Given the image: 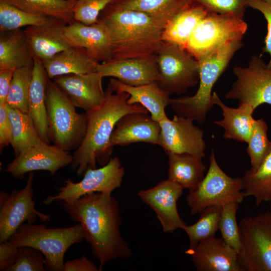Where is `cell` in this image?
<instances>
[{"label":"cell","mask_w":271,"mask_h":271,"mask_svg":"<svg viewBox=\"0 0 271 271\" xmlns=\"http://www.w3.org/2000/svg\"><path fill=\"white\" fill-rule=\"evenodd\" d=\"M239 204L232 201L222 206L219 226L221 238L237 253L241 247L239 225L236 221V212Z\"/></svg>","instance_id":"obj_38"},{"label":"cell","mask_w":271,"mask_h":271,"mask_svg":"<svg viewBox=\"0 0 271 271\" xmlns=\"http://www.w3.org/2000/svg\"><path fill=\"white\" fill-rule=\"evenodd\" d=\"M222 206L212 205L205 208L201 213L198 221L193 224L183 228L189 239L192 248L202 240L215 236L219 229Z\"/></svg>","instance_id":"obj_35"},{"label":"cell","mask_w":271,"mask_h":271,"mask_svg":"<svg viewBox=\"0 0 271 271\" xmlns=\"http://www.w3.org/2000/svg\"><path fill=\"white\" fill-rule=\"evenodd\" d=\"M72 160L73 156L69 152L42 141L16 156L5 171L17 179H22L26 173L38 170L48 171L53 176L70 165Z\"/></svg>","instance_id":"obj_15"},{"label":"cell","mask_w":271,"mask_h":271,"mask_svg":"<svg viewBox=\"0 0 271 271\" xmlns=\"http://www.w3.org/2000/svg\"><path fill=\"white\" fill-rule=\"evenodd\" d=\"M60 203L70 219L81 224L84 239L99 261V271L111 260L131 256V249L120 231L122 218L119 202L114 196L94 192Z\"/></svg>","instance_id":"obj_1"},{"label":"cell","mask_w":271,"mask_h":271,"mask_svg":"<svg viewBox=\"0 0 271 271\" xmlns=\"http://www.w3.org/2000/svg\"><path fill=\"white\" fill-rule=\"evenodd\" d=\"M108 84L114 92L128 93L129 95L128 103L141 104L150 113L154 120L159 122L167 116L165 108L170 104V94L158 82L131 86L112 78L109 79Z\"/></svg>","instance_id":"obj_23"},{"label":"cell","mask_w":271,"mask_h":271,"mask_svg":"<svg viewBox=\"0 0 271 271\" xmlns=\"http://www.w3.org/2000/svg\"><path fill=\"white\" fill-rule=\"evenodd\" d=\"M63 271H99V269L91 260L83 255L65 262Z\"/></svg>","instance_id":"obj_45"},{"label":"cell","mask_w":271,"mask_h":271,"mask_svg":"<svg viewBox=\"0 0 271 271\" xmlns=\"http://www.w3.org/2000/svg\"><path fill=\"white\" fill-rule=\"evenodd\" d=\"M200 5L209 13L231 15L243 19L249 0H188Z\"/></svg>","instance_id":"obj_40"},{"label":"cell","mask_w":271,"mask_h":271,"mask_svg":"<svg viewBox=\"0 0 271 271\" xmlns=\"http://www.w3.org/2000/svg\"><path fill=\"white\" fill-rule=\"evenodd\" d=\"M97 71L103 78L113 77L131 86L158 83L161 79L155 55L99 63Z\"/></svg>","instance_id":"obj_18"},{"label":"cell","mask_w":271,"mask_h":271,"mask_svg":"<svg viewBox=\"0 0 271 271\" xmlns=\"http://www.w3.org/2000/svg\"><path fill=\"white\" fill-rule=\"evenodd\" d=\"M188 3V0H113L107 7L118 11L131 10L151 15H175Z\"/></svg>","instance_id":"obj_34"},{"label":"cell","mask_w":271,"mask_h":271,"mask_svg":"<svg viewBox=\"0 0 271 271\" xmlns=\"http://www.w3.org/2000/svg\"><path fill=\"white\" fill-rule=\"evenodd\" d=\"M264 1V2L269 4H271V0H263Z\"/></svg>","instance_id":"obj_47"},{"label":"cell","mask_w":271,"mask_h":271,"mask_svg":"<svg viewBox=\"0 0 271 271\" xmlns=\"http://www.w3.org/2000/svg\"><path fill=\"white\" fill-rule=\"evenodd\" d=\"M209 13L202 6L189 1L166 25L162 32V41L185 48L196 26Z\"/></svg>","instance_id":"obj_28"},{"label":"cell","mask_w":271,"mask_h":271,"mask_svg":"<svg viewBox=\"0 0 271 271\" xmlns=\"http://www.w3.org/2000/svg\"><path fill=\"white\" fill-rule=\"evenodd\" d=\"M242 178L244 197L252 196L258 206L271 200V153L255 171L250 169Z\"/></svg>","instance_id":"obj_32"},{"label":"cell","mask_w":271,"mask_h":271,"mask_svg":"<svg viewBox=\"0 0 271 271\" xmlns=\"http://www.w3.org/2000/svg\"><path fill=\"white\" fill-rule=\"evenodd\" d=\"M233 73L236 80L225 98L237 100L238 105H247L254 110L262 104L271 105V68L261 55H253L246 67H234Z\"/></svg>","instance_id":"obj_12"},{"label":"cell","mask_w":271,"mask_h":271,"mask_svg":"<svg viewBox=\"0 0 271 271\" xmlns=\"http://www.w3.org/2000/svg\"><path fill=\"white\" fill-rule=\"evenodd\" d=\"M34 56L24 31L0 32V70H13L34 64Z\"/></svg>","instance_id":"obj_27"},{"label":"cell","mask_w":271,"mask_h":271,"mask_svg":"<svg viewBox=\"0 0 271 271\" xmlns=\"http://www.w3.org/2000/svg\"><path fill=\"white\" fill-rule=\"evenodd\" d=\"M247 29V25L243 19L209 13L196 26L185 49L199 61L230 39L243 36Z\"/></svg>","instance_id":"obj_10"},{"label":"cell","mask_w":271,"mask_h":271,"mask_svg":"<svg viewBox=\"0 0 271 271\" xmlns=\"http://www.w3.org/2000/svg\"><path fill=\"white\" fill-rule=\"evenodd\" d=\"M61 21L26 12L4 0H0V32L23 27L48 25Z\"/></svg>","instance_id":"obj_33"},{"label":"cell","mask_w":271,"mask_h":271,"mask_svg":"<svg viewBox=\"0 0 271 271\" xmlns=\"http://www.w3.org/2000/svg\"><path fill=\"white\" fill-rule=\"evenodd\" d=\"M168 157V179L189 192L195 190L203 179L206 166L201 158L187 154L166 153Z\"/></svg>","instance_id":"obj_29"},{"label":"cell","mask_w":271,"mask_h":271,"mask_svg":"<svg viewBox=\"0 0 271 271\" xmlns=\"http://www.w3.org/2000/svg\"><path fill=\"white\" fill-rule=\"evenodd\" d=\"M269 211H270V213H271V200H270V201H269Z\"/></svg>","instance_id":"obj_48"},{"label":"cell","mask_w":271,"mask_h":271,"mask_svg":"<svg viewBox=\"0 0 271 271\" xmlns=\"http://www.w3.org/2000/svg\"><path fill=\"white\" fill-rule=\"evenodd\" d=\"M185 253L198 271H242L237 252L222 238L214 236L202 240Z\"/></svg>","instance_id":"obj_19"},{"label":"cell","mask_w":271,"mask_h":271,"mask_svg":"<svg viewBox=\"0 0 271 271\" xmlns=\"http://www.w3.org/2000/svg\"><path fill=\"white\" fill-rule=\"evenodd\" d=\"M14 71L0 70V103H6Z\"/></svg>","instance_id":"obj_46"},{"label":"cell","mask_w":271,"mask_h":271,"mask_svg":"<svg viewBox=\"0 0 271 271\" xmlns=\"http://www.w3.org/2000/svg\"><path fill=\"white\" fill-rule=\"evenodd\" d=\"M208 170L198 187L186 196L191 214L200 213L206 207L222 206L236 201L240 203L245 197L242 178L228 176L218 165L213 150L209 156Z\"/></svg>","instance_id":"obj_8"},{"label":"cell","mask_w":271,"mask_h":271,"mask_svg":"<svg viewBox=\"0 0 271 271\" xmlns=\"http://www.w3.org/2000/svg\"><path fill=\"white\" fill-rule=\"evenodd\" d=\"M7 104L0 103V148L1 151L12 142V128L7 109Z\"/></svg>","instance_id":"obj_44"},{"label":"cell","mask_w":271,"mask_h":271,"mask_svg":"<svg viewBox=\"0 0 271 271\" xmlns=\"http://www.w3.org/2000/svg\"><path fill=\"white\" fill-rule=\"evenodd\" d=\"M33 64L14 71L6 101L7 105L23 113L29 112V93Z\"/></svg>","instance_id":"obj_36"},{"label":"cell","mask_w":271,"mask_h":271,"mask_svg":"<svg viewBox=\"0 0 271 271\" xmlns=\"http://www.w3.org/2000/svg\"><path fill=\"white\" fill-rule=\"evenodd\" d=\"M243 36L233 37L199 60V87L192 96L171 98L170 105L177 115L204 124L208 112L213 107L212 89L235 53L243 45Z\"/></svg>","instance_id":"obj_4"},{"label":"cell","mask_w":271,"mask_h":271,"mask_svg":"<svg viewBox=\"0 0 271 271\" xmlns=\"http://www.w3.org/2000/svg\"><path fill=\"white\" fill-rule=\"evenodd\" d=\"M66 25L59 21L26 28L24 31L34 58L43 63L71 46L64 34Z\"/></svg>","instance_id":"obj_22"},{"label":"cell","mask_w":271,"mask_h":271,"mask_svg":"<svg viewBox=\"0 0 271 271\" xmlns=\"http://www.w3.org/2000/svg\"><path fill=\"white\" fill-rule=\"evenodd\" d=\"M98 106L85 111L87 129L81 145L73 153L70 168L78 176H83L88 169L96 168L97 163L104 166L111 158L113 148L110 146L111 135L117 121L124 114L133 112L149 113L139 103L129 104V95L114 92L110 86Z\"/></svg>","instance_id":"obj_2"},{"label":"cell","mask_w":271,"mask_h":271,"mask_svg":"<svg viewBox=\"0 0 271 271\" xmlns=\"http://www.w3.org/2000/svg\"><path fill=\"white\" fill-rule=\"evenodd\" d=\"M65 36L71 46L81 47L98 62L112 60V44L109 31L103 24L87 25L74 21L66 25Z\"/></svg>","instance_id":"obj_21"},{"label":"cell","mask_w":271,"mask_h":271,"mask_svg":"<svg viewBox=\"0 0 271 271\" xmlns=\"http://www.w3.org/2000/svg\"><path fill=\"white\" fill-rule=\"evenodd\" d=\"M155 56L161 76L158 83L170 95L185 93L199 84V62L185 48L163 42Z\"/></svg>","instance_id":"obj_9"},{"label":"cell","mask_w":271,"mask_h":271,"mask_svg":"<svg viewBox=\"0 0 271 271\" xmlns=\"http://www.w3.org/2000/svg\"><path fill=\"white\" fill-rule=\"evenodd\" d=\"M20 247L12 245L8 240L0 243V270L7 271L17 260Z\"/></svg>","instance_id":"obj_43"},{"label":"cell","mask_w":271,"mask_h":271,"mask_svg":"<svg viewBox=\"0 0 271 271\" xmlns=\"http://www.w3.org/2000/svg\"><path fill=\"white\" fill-rule=\"evenodd\" d=\"M103 78L96 71L60 75L52 80L76 107L87 111L99 106L104 99Z\"/></svg>","instance_id":"obj_17"},{"label":"cell","mask_w":271,"mask_h":271,"mask_svg":"<svg viewBox=\"0 0 271 271\" xmlns=\"http://www.w3.org/2000/svg\"><path fill=\"white\" fill-rule=\"evenodd\" d=\"M46 103L50 142L65 151H75L86 134V113H78L76 107L50 78L46 89Z\"/></svg>","instance_id":"obj_6"},{"label":"cell","mask_w":271,"mask_h":271,"mask_svg":"<svg viewBox=\"0 0 271 271\" xmlns=\"http://www.w3.org/2000/svg\"><path fill=\"white\" fill-rule=\"evenodd\" d=\"M113 0H77L73 12L74 19L87 25L97 23L101 12Z\"/></svg>","instance_id":"obj_39"},{"label":"cell","mask_w":271,"mask_h":271,"mask_svg":"<svg viewBox=\"0 0 271 271\" xmlns=\"http://www.w3.org/2000/svg\"><path fill=\"white\" fill-rule=\"evenodd\" d=\"M49 78L42 62L34 58L28 113L42 140L47 144L50 143L46 103V89Z\"/></svg>","instance_id":"obj_26"},{"label":"cell","mask_w":271,"mask_h":271,"mask_svg":"<svg viewBox=\"0 0 271 271\" xmlns=\"http://www.w3.org/2000/svg\"><path fill=\"white\" fill-rule=\"evenodd\" d=\"M84 239L80 223L68 227L48 228L43 224L24 223L9 238L13 245L31 246L41 251L47 270L63 271L64 255L72 245Z\"/></svg>","instance_id":"obj_5"},{"label":"cell","mask_w":271,"mask_h":271,"mask_svg":"<svg viewBox=\"0 0 271 271\" xmlns=\"http://www.w3.org/2000/svg\"><path fill=\"white\" fill-rule=\"evenodd\" d=\"M212 100L222 110L223 118L214 122L224 129V138L247 143L255 120L253 117L254 109L247 105H238L236 108L228 107L216 92H213Z\"/></svg>","instance_id":"obj_25"},{"label":"cell","mask_w":271,"mask_h":271,"mask_svg":"<svg viewBox=\"0 0 271 271\" xmlns=\"http://www.w3.org/2000/svg\"><path fill=\"white\" fill-rule=\"evenodd\" d=\"M248 7L259 11L266 21L267 34L264 39L262 51L269 54V60L267 64L268 66L271 68V4L263 0H249Z\"/></svg>","instance_id":"obj_42"},{"label":"cell","mask_w":271,"mask_h":271,"mask_svg":"<svg viewBox=\"0 0 271 271\" xmlns=\"http://www.w3.org/2000/svg\"><path fill=\"white\" fill-rule=\"evenodd\" d=\"M124 174L119 158L113 157L101 168L87 170L78 182L66 180L55 195L47 196L43 202L49 205L55 202H71L94 192L111 194L121 186Z\"/></svg>","instance_id":"obj_11"},{"label":"cell","mask_w":271,"mask_h":271,"mask_svg":"<svg viewBox=\"0 0 271 271\" xmlns=\"http://www.w3.org/2000/svg\"><path fill=\"white\" fill-rule=\"evenodd\" d=\"M161 131L160 122L149 113L133 112L120 118L110 138V146H124L143 142L158 145Z\"/></svg>","instance_id":"obj_20"},{"label":"cell","mask_w":271,"mask_h":271,"mask_svg":"<svg viewBox=\"0 0 271 271\" xmlns=\"http://www.w3.org/2000/svg\"><path fill=\"white\" fill-rule=\"evenodd\" d=\"M267 124L263 119H255L246 149L251 171H256L271 153V142L267 137Z\"/></svg>","instance_id":"obj_37"},{"label":"cell","mask_w":271,"mask_h":271,"mask_svg":"<svg viewBox=\"0 0 271 271\" xmlns=\"http://www.w3.org/2000/svg\"><path fill=\"white\" fill-rule=\"evenodd\" d=\"M45 258L39 250L28 246L20 247L17 261L7 271H45Z\"/></svg>","instance_id":"obj_41"},{"label":"cell","mask_w":271,"mask_h":271,"mask_svg":"<svg viewBox=\"0 0 271 271\" xmlns=\"http://www.w3.org/2000/svg\"><path fill=\"white\" fill-rule=\"evenodd\" d=\"M6 107L12 128L11 146L16 157L43 141L29 113L22 112L8 105Z\"/></svg>","instance_id":"obj_31"},{"label":"cell","mask_w":271,"mask_h":271,"mask_svg":"<svg viewBox=\"0 0 271 271\" xmlns=\"http://www.w3.org/2000/svg\"><path fill=\"white\" fill-rule=\"evenodd\" d=\"M48 77L97 71L99 62L84 49L71 46L42 63Z\"/></svg>","instance_id":"obj_24"},{"label":"cell","mask_w":271,"mask_h":271,"mask_svg":"<svg viewBox=\"0 0 271 271\" xmlns=\"http://www.w3.org/2000/svg\"><path fill=\"white\" fill-rule=\"evenodd\" d=\"M172 18L168 14L118 11L106 7L98 22L109 31L112 60H120L155 55L163 42V30Z\"/></svg>","instance_id":"obj_3"},{"label":"cell","mask_w":271,"mask_h":271,"mask_svg":"<svg viewBox=\"0 0 271 271\" xmlns=\"http://www.w3.org/2000/svg\"><path fill=\"white\" fill-rule=\"evenodd\" d=\"M242 271H271V213L243 218L239 224Z\"/></svg>","instance_id":"obj_7"},{"label":"cell","mask_w":271,"mask_h":271,"mask_svg":"<svg viewBox=\"0 0 271 271\" xmlns=\"http://www.w3.org/2000/svg\"><path fill=\"white\" fill-rule=\"evenodd\" d=\"M26 12L54 18L66 24L74 21L73 8L77 0H4Z\"/></svg>","instance_id":"obj_30"},{"label":"cell","mask_w":271,"mask_h":271,"mask_svg":"<svg viewBox=\"0 0 271 271\" xmlns=\"http://www.w3.org/2000/svg\"><path fill=\"white\" fill-rule=\"evenodd\" d=\"M192 119L175 115L159 121L161 131L158 145L166 153H187L201 158L205 156L204 131Z\"/></svg>","instance_id":"obj_14"},{"label":"cell","mask_w":271,"mask_h":271,"mask_svg":"<svg viewBox=\"0 0 271 271\" xmlns=\"http://www.w3.org/2000/svg\"><path fill=\"white\" fill-rule=\"evenodd\" d=\"M183 188L169 179L162 180L154 187L140 191V199L152 209L164 232L172 233L186 225L178 213L177 202Z\"/></svg>","instance_id":"obj_16"},{"label":"cell","mask_w":271,"mask_h":271,"mask_svg":"<svg viewBox=\"0 0 271 271\" xmlns=\"http://www.w3.org/2000/svg\"><path fill=\"white\" fill-rule=\"evenodd\" d=\"M34 174H28L25 187L20 190L14 189L10 194L0 192V243L8 241L23 223H34L37 218L49 221L50 216L37 210L33 199Z\"/></svg>","instance_id":"obj_13"}]
</instances>
